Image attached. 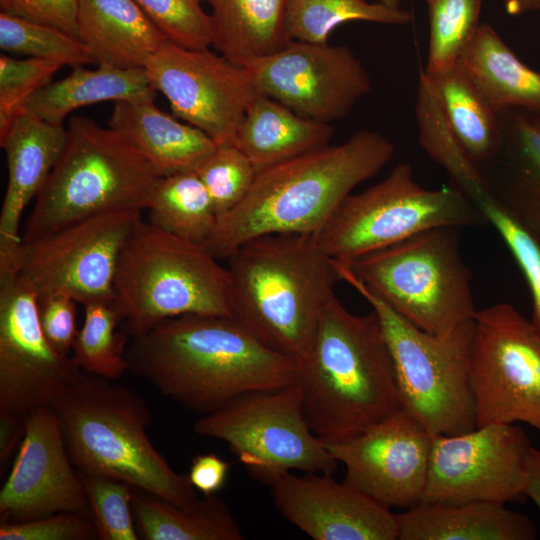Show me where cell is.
Here are the masks:
<instances>
[{"label": "cell", "mask_w": 540, "mask_h": 540, "mask_svg": "<svg viewBox=\"0 0 540 540\" xmlns=\"http://www.w3.org/2000/svg\"><path fill=\"white\" fill-rule=\"evenodd\" d=\"M126 355L129 371L203 415L243 394L289 386L300 367L227 316L167 319L133 336Z\"/></svg>", "instance_id": "obj_1"}, {"label": "cell", "mask_w": 540, "mask_h": 540, "mask_svg": "<svg viewBox=\"0 0 540 540\" xmlns=\"http://www.w3.org/2000/svg\"><path fill=\"white\" fill-rule=\"evenodd\" d=\"M395 153L382 134L360 130L256 175L247 195L218 218L205 246L226 259L245 242L269 234L316 235L360 183L375 176Z\"/></svg>", "instance_id": "obj_2"}, {"label": "cell", "mask_w": 540, "mask_h": 540, "mask_svg": "<svg viewBox=\"0 0 540 540\" xmlns=\"http://www.w3.org/2000/svg\"><path fill=\"white\" fill-rule=\"evenodd\" d=\"M226 260L232 318L270 349L305 361L341 281L334 260L314 235L294 233L253 238Z\"/></svg>", "instance_id": "obj_3"}, {"label": "cell", "mask_w": 540, "mask_h": 540, "mask_svg": "<svg viewBox=\"0 0 540 540\" xmlns=\"http://www.w3.org/2000/svg\"><path fill=\"white\" fill-rule=\"evenodd\" d=\"M297 384L306 420L331 444L350 439L401 410L392 356L375 313L327 303Z\"/></svg>", "instance_id": "obj_4"}, {"label": "cell", "mask_w": 540, "mask_h": 540, "mask_svg": "<svg viewBox=\"0 0 540 540\" xmlns=\"http://www.w3.org/2000/svg\"><path fill=\"white\" fill-rule=\"evenodd\" d=\"M79 472L104 475L178 506L199 498L151 443L143 397L129 387L82 372L51 406Z\"/></svg>", "instance_id": "obj_5"}, {"label": "cell", "mask_w": 540, "mask_h": 540, "mask_svg": "<svg viewBox=\"0 0 540 540\" xmlns=\"http://www.w3.org/2000/svg\"><path fill=\"white\" fill-rule=\"evenodd\" d=\"M113 304L132 337L182 315L232 317L229 272L205 245L141 219L119 258Z\"/></svg>", "instance_id": "obj_6"}, {"label": "cell", "mask_w": 540, "mask_h": 540, "mask_svg": "<svg viewBox=\"0 0 540 540\" xmlns=\"http://www.w3.org/2000/svg\"><path fill=\"white\" fill-rule=\"evenodd\" d=\"M161 177L111 128L75 116L24 224L23 243L113 209H148Z\"/></svg>", "instance_id": "obj_7"}, {"label": "cell", "mask_w": 540, "mask_h": 540, "mask_svg": "<svg viewBox=\"0 0 540 540\" xmlns=\"http://www.w3.org/2000/svg\"><path fill=\"white\" fill-rule=\"evenodd\" d=\"M341 281L377 314L394 365L400 408L432 436L477 428L469 379L474 317L443 334L423 331L390 308L343 261L334 260Z\"/></svg>", "instance_id": "obj_8"}, {"label": "cell", "mask_w": 540, "mask_h": 540, "mask_svg": "<svg viewBox=\"0 0 540 540\" xmlns=\"http://www.w3.org/2000/svg\"><path fill=\"white\" fill-rule=\"evenodd\" d=\"M458 229H429L346 263L405 320L428 333L443 334L477 311Z\"/></svg>", "instance_id": "obj_9"}, {"label": "cell", "mask_w": 540, "mask_h": 540, "mask_svg": "<svg viewBox=\"0 0 540 540\" xmlns=\"http://www.w3.org/2000/svg\"><path fill=\"white\" fill-rule=\"evenodd\" d=\"M486 223L480 208L455 186L424 188L402 162L382 181L348 195L314 236L327 256L350 262L429 229Z\"/></svg>", "instance_id": "obj_10"}, {"label": "cell", "mask_w": 540, "mask_h": 540, "mask_svg": "<svg viewBox=\"0 0 540 540\" xmlns=\"http://www.w3.org/2000/svg\"><path fill=\"white\" fill-rule=\"evenodd\" d=\"M194 431L226 442L251 477L270 487L292 470L332 475L338 465L306 420L297 382L238 396L199 418Z\"/></svg>", "instance_id": "obj_11"}, {"label": "cell", "mask_w": 540, "mask_h": 540, "mask_svg": "<svg viewBox=\"0 0 540 540\" xmlns=\"http://www.w3.org/2000/svg\"><path fill=\"white\" fill-rule=\"evenodd\" d=\"M469 379L477 427L524 422L540 431V334L512 304L476 311Z\"/></svg>", "instance_id": "obj_12"}, {"label": "cell", "mask_w": 540, "mask_h": 540, "mask_svg": "<svg viewBox=\"0 0 540 540\" xmlns=\"http://www.w3.org/2000/svg\"><path fill=\"white\" fill-rule=\"evenodd\" d=\"M141 212L104 211L23 243L19 277L38 296L63 293L83 306L113 304L119 258Z\"/></svg>", "instance_id": "obj_13"}, {"label": "cell", "mask_w": 540, "mask_h": 540, "mask_svg": "<svg viewBox=\"0 0 540 540\" xmlns=\"http://www.w3.org/2000/svg\"><path fill=\"white\" fill-rule=\"evenodd\" d=\"M144 69L174 115L218 146L235 145L247 109L262 95L245 67L209 48L189 49L166 40Z\"/></svg>", "instance_id": "obj_14"}, {"label": "cell", "mask_w": 540, "mask_h": 540, "mask_svg": "<svg viewBox=\"0 0 540 540\" xmlns=\"http://www.w3.org/2000/svg\"><path fill=\"white\" fill-rule=\"evenodd\" d=\"M530 440L514 424L434 435L421 502L505 504L523 496Z\"/></svg>", "instance_id": "obj_15"}, {"label": "cell", "mask_w": 540, "mask_h": 540, "mask_svg": "<svg viewBox=\"0 0 540 540\" xmlns=\"http://www.w3.org/2000/svg\"><path fill=\"white\" fill-rule=\"evenodd\" d=\"M243 67L262 95L325 123L346 117L371 91L366 68L346 45L292 40Z\"/></svg>", "instance_id": "obj_16"}, {"label": "cell", "mask_w": 540, "mask_h": 540, "mask_svg": "<svg viewBox=\"0 0 540 540\" xmlns=\"http://www.w3.org/2000/svg\"><path fill=\"white\" fill-rule=\"evenodd\" d=\"M82 372L46 338L35 290L19 276L0 284V412L52 406Z\"/></svg>", "instance_id": "obj_17"}, {"label": "cell", "mask_w": 540, "mask_h": 540, "mask_svg": "<svg viewBox=\"0 0 540 540\" xmlns=\"http://www.w3.org/2000/svg\"><path fill=\"white\" fill-rule=\"evenodd\" d=\"M432 440L399 410L350 439L325 446L345 466L347 485L389 509H408L422 501Z\"/></svg>", "instance_id": "obj_18"}, {"label": "cell", "mask_w": 540, "mask_h": 540, "mask_svg": "<svg viewBox=\"0 0 540 540\" xmlns=\"http://www.w3.org/2000/svg\"><path fill=\"white\" fill-rule=\"evenodd\" d=\"M73 467L55 410L44 406L31 412L0 491V522H23L60 512L91 516L80 474Z\"/></svg>", "instance_id": "obj_19"}, {"label": "cell", "mask_w": 540, "mask_h": 540, "mask_svg": "<svg viewBox=\"0 0 540 540\" xmlns=\"http://www.w3.org/2000/svg\"><path fill=\"white\" fill-rule=\"evenodd\" d=\"M274 505L315 540H397V514L332 475L290 473L272 486Z\"/></svg>", "instance_id": "obj_20"}, {"label": "cell", "mask_w": 540, "mask_h": 540, "mask_svg": "<svg viewBox=\"0 0 540 540\" xmlns=\"http://www.w3.org/2000/svg\"><path fill=\"white\" fill-rule=\"evenodd\" d=\"M66 141V128L21 110L0 145L6 153L8 183L0 213V275L21 269L23 240L20 221L57 163Z\"/></svg>", "instance_id": "obj_21"}, {"label": "cell", "mask_w": 540, "mask_h": 540, "mask_svg": "<svg viewBox=\"0 0 540 540\" xmlns=\"http://www.w3.org/2000/svg\"><path fill=\"white\" fill-rule=\"evenodd\" d=\"M108 124L159 177L195 171L218 146L200 129L160 110L154 101L114 102Z\"/></svg>", "instance_id": "obj_22"}, {"label": "cell", "mask_w": 540, "mask_h": 540, "mask_svg": "<svg viewBox=\"0 0 540 540\" xmlns=\"http://www.w3.org/2000/svg\"><path fill=\"white\" fill-rule=\"evenodd\" d=\"M77 38L95 63L144 68L167 39L135 0H79Z\"/></svg>", "instance_id": "obj_23"}, {"label": "cell", "mask_w": 540, "mask_h": 540, "mask_svg": "<svg viewBox=\"0 0 540 540\" xmlns=\"http://www.w3.org/2000/svg\"><path fill=\"white\" fill-rule=\"evenodd\" d=\"M399 540H533L525 515L496 502H420L397 514Z\"/></svg>", "instance_id": "obj_24"}, {"label": "cell", "mask_w": 540, "mask_h": 540, "mask_svg": "<svg viewBox=\"0 0 540 540\" xmlns=\"http://www.w3.org/2000/svg\"><path fill=\"white\" fill-rule=\"evenodd\" d=\"M333 135L330 123L301 116L280 102L260 95L247 109L235 145L258 174L328 145Z\"/></svg>", "instance_id": "obj_25"}, {"label": "cell", "mask_w": 540, "mask_h": 540, "mask_svg": "<svg viewBox=\"0 0 540 540\" xmlns=\"http://www.w3.org/2000/svg\"><path fill=\"white\" fill-rule=\"evenodd\" d=\"M156 90L144 68L73 67L65 78L35 92L21 110L53 125L81 107L106 101H154Z\"/></svg>", "instance_id": "obj_26"}, {"label": "cell", "mask_w": 540, "mask_h": 540, "mask_svg": "<svg viewBox=\"0 0 540 540\" xmlns=\"http://www.w3.org/2000/svg\"><path fill=\"white\" fill-rule=\"evenodd\" d=\"M459 63L496 113L510 107L540 113V73L526 66L491 25L480 24Z\"/></svg>", "instance_id": "obj_27"}, {"label": "cell", "mask_w": 540, "mask_h": 540, "mask_svg": "<svg viewBox=\"0 0 540 540\" xmlns=\"http://www.w3.org/2000/svg\"><path fill=\"white\" fill-rule=\"evenodd\" d=\"M211 7L213 46L232 63L274 53L290 38L286 27V0H203Z\"/></svg>", "instance_id": "obj_28"}, {"label": "cell", "mask_w": 540, "mask_h": 540, "mask_svg": "<svg viewBox=\"0 0 540 540\" xmlns=\"http://www.w3.org/2000/svg\"><path fill=\"white\" fill-rule=\"evenodd\" d=\"M132 510L145 540H243L229 505L213 495L178 506L149 493L133 491Z\"/></svg>", "instance_id": "obj_29"}, {"label": "cell", "mask_w": 540, "mask_h": 540, "mask_svg": "<svg viewBox=\"0 0 540 540\" xmlns=\"http://www.w3.org/2000/svg\"><path fill=\"white\" fill-rule=\"evenodd\" d=\"M426 75L464 151L478 168L481 167L495 156L501 145L497 113L459 62L445 72Z\"/></svg>", "instance_id": "obj_30"}, {"label": "cell", "mask_w": 540, "mask_h": 540, "mask_svg": "<svg viewBox=\"0 0 540 540\" xmlns=\"http://www.w3.org/2000/svg\"><path fill=\"white\" fill-rule=\"evenodd\" d=\"M415 118L423 150L447 172L453 186L477 205L489 193L487 184L456 137L424 71L420 72L418 79Z\"/></svg>", "instance_id": "obj_31"}, {"label": "cell", "mask_w": 540, "mask_h": 540, "mask_svg": "<svg viewBox=\"0 0 540 540\" xmlns=\"http://www.w3.org/2000/svg\"><path fill=\"white\" fill-rule=\"evenodd\" d=\"M148 210L152 225L203 245L218 222L211 198L194 171L161 177Z\"/></svg>", "instance_id": "obj_32"}, {"label": "cell", "mask_w": 540, "mask_h": 540, "mask_svg": "<svg viewBox=\"0 0 540 540\" xmlns=\"http://www.w3.org/2000/svg\"><path fill=\"white\" fill-rule=\"evenodd\" d=\"M413 14L367 0H286V27L292 40L327 43L332 30L349 21L404 25Z\"/></svg>", "instance_id": "obj_33"}, {"label": "cell", "mask_w": 540, "mask_h": 540, "mask_svg": "<svg viewBox=\"0 0 540 540\" xmlns=\"http://www.w3.org/2000/svg\"><path fill=\"white\" fill-rule=\"evenodd\" d=\"M119 323L114 304L90 303L84 306V322L71 352L81 371L114 380L129 370L126 334L117 332Z\"/></svg>", "instance_id": "obj_34"}, {"label": "cell", "mask_w": 540, "mask_h": 540, "mask_svg": "<svg viewBox=\"0 0 540 540\" xmlns=\"http://www.w3.org/2000/svg\"><path fill=\"white\" fill-rule=\"evenodd\" d=\"M483 0H426L429 16V75L454 67L480 26Z\"/></svg>", "instance_id": "obj_35"}, {"label": "cell", "mask_w": 540, "mask_h": 540, "mask_svg": "<svg viewBox=\"0 0 540 540\" xmlns=\"http://www.w3.org/2000/svg\"><path fill=\"white\" fill-rule=\"evenodd\" d=\"M0 48L70 67L95 63L90 50L63 30L6 12L0 14Z\"/></svg>", "instance_id": "obj_36"}, {"label": "cell", "mask_w": 540, "mask_h": 540, "mask_svg": "<svg viewBox=\"0 0 540 540\" xmlns=\"http://www.w3.org/2000/svg\"><path fill=\"white\" fill-rule=\"evenodd\" d=\"M79 472V471H78ZM100 540H138L133 487L115 478L79 472Z\"/></svg>", "instance_id": "obj_37"}, {"label": "cell", "mask_w": 540, "mask_h": 540, "mask_svg": "<svg viewBox=\"0 0 540 540\" xmlns=\"http://www.w3.org/2000/svg\"><path fill=\"white\" fill-rule=\"evenodd\" d=\"M194 172L204 184L218 218L243 200L257 175L236 145L217 146Z\"/></svg>", "instance_id": "obj_38"}, {"label": "cell", "mask_w": 540, "mask_h": 540, "mask_svg": "<svg viewBox=\"0 0 540 540\" xmlns=\"http://www.w3.org/2000/svg\"><path fill=\"white\" fill-rule=\"evenodd\" d=\"M477 206L501 236L526 279L532 298L531 322L540 334V240L491 193Z\"/></svg>", "instance_id": "obj_39"}, {"label": "cell", "mask_w": 540, "mask_h": 540, "mask_svg": "<svg viewBox=\"0 0 540 540\" xmlns=\"http://www.w3.org/2000/svg\"><path fill=\"white\" fill-rule=\"evenodd\" d=\"M168 41L189 49L213 45L214 30L203 0H135Z\"/></svg>", "instance_id": "obj_40"}, {"label": "cell", "mask_w": 540, "mask_h": 540, "mask_svg": "<svg viewBox=\"0 0 540 540\" xmlns=\"http://www.w3.org/2000/svg\"><path fill=\"white\" fill-rule=\"evenodd\" d=\"M62 65L45 59L0 56V137L9 129L26 100L50 83Z\"/></svg>", "instance_id": "obj_41"}, {"label": "cell", "mask_w": 540, "mask_h": 540, "mask_svg": "<svg viewBox=\"0 0 540 540\" xmlns=\"http://www.w3.org/2000/svg\"><path fill=\"white\" fill-rule=\"evenodd\" d=\"M97 530L91 516L60 512L23 522H0V540H94Z\"/></svg>", "instance_id": "obj_42"}, {"label": "cell", "mask_w": 540, "mask_h": 540, "mask_svg": "<svg viewBox=\"0 0 540 540\" xmlns=\"http://www.w3.org/2000/svg\"><path fill=\"white\" fill-rule=\"evenodd\" d=\"M491 195L540 240V174L487 181Z\"/></svg>", "instance_id": "obj_43"}, {"label": "cell", "mask_w": 540, "mask_h": 540, "mask_svg": "<svg viewBox=\"0 0 540 540\" xmlns=\"http://www.w3.org/2000/svg\"><path fill=\"white\" fill-rule=\"evenodd\" d=\"M76 304L74 299L63 293L38 296L42 330L50 344L64 355H71L78 334Z\"/></svg>", "instance_id": "obj_44"}, {"label": "cell", "mask_w": 540, "mask_h": 540, "mask_svg": "<svg viewBox=\"0 0 540 540\" xmlns=\"http://www.w3.org/2000/svg\"><path fill=\"white\" fill-rule=\"evenodd\" d=\"M79 0H7L1 8L27 20L57 27L77 38Z\"/></svg>", "instance_id": "obj_45"}, {"label": "cell", "mask_w": 540, "mask_h": 540, "mask_svg": "<svg viewBox=\"0 0 540 540\" xmlns=\"http://www.w3.org/2000/svg\"><path fill=\"white\" fill-rule=\"evenodd\" d=\"M229 468L230 464L216 454H201L192 459L187 476L196 490L209 496L223 487Z\"/></svg>", "instance_id": "obj_46"}, {"label": "cell", "mask_w": 540, "mask_h": 540, "mask_svg": "<svg viewBox=\"0 0 540 540\" xmlns=\"http://www.w3.org/2000/svg\"><path fill=\"white\" fill-rule=\"evenodd\" d=\"M26 418L0 412V470L3 473L12 453L18 450L25 434Z\"/></svg>", "instance_id": "obj_47"}, {"label": "cell", "mask_w": 540, "mask_h": 540, "mask_svg": "<svg viewBox=\"0 0 540 540\" xmlns=\"http://www.w3.org/2000/svg\"><path fill=\"white\" fill-rule=\"evenodd\" d=\"M523 494L531 498L540 511V450L532 446L527 455Z\"/></svg>", "instance_id": "obj_48"}, {"label": "cell", "mask_w": 540, "mask_h": 540, "mask_svg": "<svg viewBox=\"0 0 540 540\" xmlns=\"http://www.w3.org/2000/svg\"><path fill=\"white\" fill-rule=\"evenodd\" d=\"M505 11L520 16L540 10V0H502Z\"/></svg>", "instance_id": "obj_49"}, {"label": "cell", "mask_w": 540, "mask_h": 540, "mask_svg": "<svg viewBox=\"0 0 540 540\" xmlns=\"http://www.w3.org/2000/svg\"><path fill=\"white\" fill-rule=\"evenodd\" d=\"M379 2L394 8H399L402 0H379Z\"/></svg>", "instance_id": "obj_50"}, {"label": "cell", "mask_w": 540, "mask_h": 540, "mask_svg": "<svg viewBox=\"0 0 540 540\" xmlns=\"http://www.w3.org/2000/svg\"><path fill=\"white\" fill-rule=\"evenodd\" d=\"M530 122L532 123V125L538 130L540 131V113H537L535 116L533 117H528Z\"/></svg>", "instance_id": "obj_51"}, {"label": "cell", "mask_w": 540, "mask_h": 540, "mask_svg": "<svg viewBox=\"0 0 540 540\" xmlns=\"http://www.w3.org/2000/svg\"><path fill=\"white\" fill-rule=\"evenodd\" d=\"M6 1H7V0H0V6H1V8L5 5Z\"/></svg>", "instance_id": "obj_52"}]
</instances>
